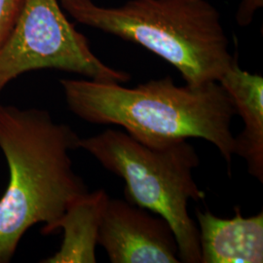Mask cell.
<instances>
[{"label": "cell", "instance_id": "6da1fadb", "mask_svg": "<svg viewBox=\"0 0 263 263\" xmlns=\"http://www.w3.org/2000/svg\"><path fill=\"white\" fill-rule=\"evenodd\" d=\"M60 83L69 109L85 121L122 127L135 140L154 147L203 139L216 146L230 173L236 110L218 81L179 86L166 76L134 88L91 79Z\"/></svg>", "mask_w": 263, "mask_h": 263}, {"label": "cell", "instance_id": "7a4b0ae2", "mask_svg": "<svg viewBox=\"0 0 263 263\" xmlns=\"http://www.w3.org/2000/svg\"><path fill=\"white\" fill-rule=\"evenodd\" d=\"M80 138L46 110L0 104V149L9 181L0 199V263H8L31 226H52L87 186L73 170L69 152Z\"/></svg>", "mask_w": 263, "mask_h": 263}, {"label": "cell", "instance_id": "3957f363", "mask_svg": "<svg viewBox=\"0 0 263 263\" xmlns=\"http://www.w3.org/2000/svg\"><path fill=\"white\" fill-rule=\"evenodd\" d=\"M78 23L139 44L178 69L185 83L218 81L234 57L220 14L207 0H130L103 7L61 0Z\"/></svg>", "mask_w": 263, "mask_h": 263}, {"label": "cell", "instance_id": "277c9868", "mask_svg": "<svg viewBox=\"0 0 263 263\" xmlns=\"http://www.w3.org/2000/svg\"><path fill=\"white\" fill-rule=\"evenodd\" d=\"M78 146L124 179L129 203L169 223L178 243L180 262L201 263L199 231L189 216L188 203L204 200L206 194L193 179L200 160L188 140L154 147L126 132L106 129L80 139Z\"/></svg>", "mask_w": 263, "mask_h": 263}, {"label": "cell", "instance_id": "5b68a950", "mask_svg": "<svg viewBox=\"0 0 263 263\" xmlns=\"http://www.w3.org/2000/svg\"><path fill=\"white\" fill-rule=\"evenodd\" d=\"M58 69L100 82L126 83L131 76L105 65L88 38L67 20L58 0H25L18 20L0 48V95L18 76Z\"/></svg>", "mask_w": 263, "mask_h": 263}, {"label": "cell", "instance_id": "8992f818", "mask_svg": "<svg viewBox=\"0 0 263 263\" xmlns=\"http://www.w3.org/2000/svg\"><path fill=\"white\" fill-rule=\"evenodd\" d=\"M98 244L112 263H179V247L169 223L147 210L108 200Z\"/></svg>", "mask_w": 263, "mask_h": 263}, {"label": "cell", "instance_id": "52a82bcc", "mask_svg": "<svg viewBox=\"0 0 263 263\" xmlns=\"http://www.w3.org/2000/svg\"><path fill=\"white\" fill-rule=\"evenodd\" d=\"M232 218L196 210L201 263L263 262V213Z\"/></svg>", "mask_w": 263, "mask_h": 263}, {"label": "cell", "instance_id": "ba28073f", "mask_svg": "<svg viewBox=\"0 0 263 263\" xmlns=\"http://www.w3.org/2000/svg\"><path fill=\"white\" fill-rule=\"evenodd\" d=\"M218 83L244 121L243 131L235 137L234 154L243 157L250 175L263 182L262 76L243 70L235 56Z\"/></svg>", "mask_w": 263, "mask_h": 263}, {"label": "cell", "instance_id": "9c48e42d", "mask_svg": "<svg viewBox=\"0 0 263 263\" xmlns=\"http://www.w3.org/2000/svg\"><path fill=\"white\" fill-rule=\"evenodd\" d=\"M108 200L105 190L100 189L92 193L88 191L71 202L50 231L64 230L61 249L42 262H97L96 247Z\"/></svg>", "mask_w": 263, "mask_h": 263}, {"label": "cell", "instance_id": "30bf717a", "mask_svg": "<svg viewBox=\"0 0 263 263\" xmlns=\"http://www.w3.org/2000/svg\"><path fill=\"white\" fill-rule=\"evenodd\" d=\"M25 0H0V48L14 28Z\"/></svg>", "mask_w": 263, "mask_h": 263}, {"label": "cell", "instance_id": "8fae6325", "mask_svg": "<svg viewBox=\"0 0 263 263\" xmlns=\"http://www.w3.org/2000/svg\"><path fill=\"white\" fill-rule=\"evenodd\" d=\"M263 0H243L239 6L236 19L241 27L251 24L254 12L262 7Z\"/></svg>", "mask_w": 263, "mask_h": 263}]
</instances>
